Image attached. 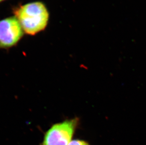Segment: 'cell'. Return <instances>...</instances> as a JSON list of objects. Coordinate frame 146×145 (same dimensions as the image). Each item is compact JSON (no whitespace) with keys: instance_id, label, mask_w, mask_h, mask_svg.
Here are the masks:
<instances>
[{"instance_id":"obj_3","label":"cell","mask_w":146,"mask_h":145,"mask_svg":"<svg viewBox=\"0 0 146 145\" xmlns=\"http://www.w3.org/2000/svg\"><path fill=\"white\" fill-rule=\"evenodd\" d=\"M23 34V30L15 16L0 20V49L14 46Z\"/></svg>"},{"instance_id":"obj_4","label":"cell","mask_w":146,"mask_h":145,"mask_svg":"<svg viewBox=\"0 0 146 145\" xmlns=\"http://www.w3.org/2000/svg\"><path fill=\"white\" fill-rule=\"evenodd\" d=\"M68 145H90L88 143L81 140H73L70 141Z\"/></svg>"},{"instance_id":"obj_2","label":"cell","mask_w":146,"mask_h":145,"mask_svg":"<svg viewBox=\"0 0 146 145\" xmlns=\"http://www.w3.org/2000/svg\"><path fill=\"white\" fill-rule=\"evenodd\" d=\"M79 123L78 118L55 123L45 133L41 145H68Z\"/></svg>"},{"instance_id":"obj_1","label":"cell","mask_w":146,"mask_h":145,"mask_svg":"<svg viewBox=\"0 0 146 145\" xmlns=\"http://www.w3.org/2000/svg\"><path fill=\"white\" fill-rule=\"evenodd\" d=\"M14 14L24 32L31 36L44 30L49 18L47 9L40 1L29 3L19 6L15 9Z\"/></svg>"},{"instance_id":"obj_5","label":"cell","mask_w":146,"mask_h":145,"mask_svg":"<svg viewBox=\"0 0 146 145\" xmlns=\"http://www.w3.org/2000/svg\"><path fill=\"white\" fill-rule=\"evenodd\" d=\"M5 1V0H0V3L2 2V1Z\"/></svg>"}]
</instances>
